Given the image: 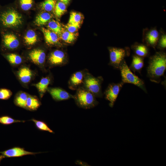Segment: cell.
Masks as SVG:
<instances>
[{
	"label": "cell",
	"instance_id": "ffe728a7",
	"mask_svg": "<svg viewBox=\"0 0 166 166\" xmlns=\"http://www.w3.org/2000/svg\"><path fill=\"white\" fill-rule=\"evenodd\" d=\"M40 105L41 103L37 98L28 95L26 102V109L31 111L35 110Z\"/></svg>",
	"mask_w": 166,
	"mask_h": 166
},
{
	"label": "cell",
	"instance_id": "30bf717a",
	"mask_svg": "<svg viewBox=\"0 0 166 166\" xmlns=\"http://www.w3.org/2000/svg\"><path fill=\"white\" fill-rule=\"evenodd\" d=\"M2 35V45L3 47L8 49L17 48L19 42L17 37L13 34L4 33Z\"/></svg>",
	"mask_w": 166,
	"mask_h": 166
},
{
	"label": "cell",
	"instance_id": "52a82bcc",
	"mask_svg": "<svg viewBox=\"0 0 166 166\" xmlns=\"http://www.w3.org/2000/svg\"><path fill=\"white\" fill-rule=\"evenodd\" d=\"M159 36V33L155 27L150 29H144L142 42L147 46L152 47L155 49Z\"/></svg>",
	"mask_w": 166,
	"mask_h": 166
},
{
	"label": "cell",
	"instance_id": "4316f807",
	"mask_svg": "<svg viewBox=\"0 0 166 166\" xmlns=\"http://www.w3.org/2000/svg\"><path fill=\"white\" fill-rule=\"evenodd\" d=\"M66 5L64 3L58 1L56 3L53 10L55 15L60 18L66 11Z\"/></svg>",
	"mask_w": 166,
	"mask_h": 166
},
{
	"label": "cell",
	"instance_id": "9a60e30c",
	"mask_svg": "<svg viewBox=\"0 0 166 166\" xmlns=\"http://www.w3.org/2000/svg\"><path fill=\"white\" fill-rule=\"evenodd\" d=\"M46 43L50 45L60 44L59 36L49 29L44 27L42 28Z\"/></svg>",
	"mask_w": 166,
	"mask_h": 166
},
{
	"label": "cell",
	"instance_id": "8992f818",
	"mask_svg": "<svg viewBox=\"0 0 166 166\" xmlns=\"http://www.w3.org/2000/svg\"><path fill=\"white\" fill-rule=\"evenodd\" d=\"M110 65L116 69H119L124 58L129 53L128 50L116 47H109Z\"/></svg>",
	"mask_w": 166,
	"mask_h": 166
},
{
	"label": "cell",
	"instance_id": "ba28073f",
	"mask_svg": "<svg viewBox=\"0 0 166 166\" xmlns=\"http://www.w3.org/2000/svg\"><path fill=\"white\" fill-rule=\"evenodd\" d=\"M124 84L122 82L110 84L105 90L104 92L105 98L110 102L109 105L110 107L113 106Z\"/></svg>",
	"mask_w": 166,
	"mask_h": 166
},
{
	"label": "cell",
	"instance_id": "9c48e42d",
	"mask_svg": "<svg viewBox=\"0 0 166 166\" xmlns=\"http://www.w3.org/2000/svg\"><path fill=\"white\" fill-rule=\"evenodd\" d=\"M48 60L49 63L53 66L63 65L67 63L65 54L59 50H56L52 52Z\"/></svg>",
	"mask_w": 166,
	"mask_h": 166
},
{
	"label": "cell",
	"instance_id": "2e32d148",
	"mask_svg": "<svg viewBox=\"0 0 166 166\" xmlns=\"http://www.w3.org/2000/svg\"><path fill=\"white\" fill-rule=\"evenodd\" d=\"M131 48L135 55L141 57H147L149 54L148 46L144 44L135 42L131 45Z\"/></svg>",
	"mask_w": 166,
	"mask_h": 166
},
{
	"label": "cell",
	"instance_id": "cb8c5ba5",
	"mask_svg": "<svg viewBox=\"0 0 166 166\" xmlns=\"http://www.w3.org/2000/svg\"><path fill=\"white\" fill-rule=\"evenodd\" d=\"M77 36V34L75 33H71L67 30H63L60 37L62 40L66 43H71L75 41Z\"/></svg>",
	"mask_w": 166,
	"mask_h": 166
},
{
	"label": "cell",
	"instance_id": "d6a6232c",
	"mask_svg": "<svg viewBox=\"0 0 166 166\" xmlns=\"http://www.w3.org/2000/svg\"><path fill=\"white\" fill-rule=\"evenodd\" d=\"M19 4L21 9L24 11H28L33 6L34 0H18Z\"/></svg>",
	"mask_w": 166,
	"mask_h": 166
},
{
	"label": "cell",
	"instance_id": "f1b7e54d",
	"mask_svg": "<svg viewBox=\"0 0 166 166\" xmlns=\"http://www.w3.org/2000/svg\"><path fill=\"white\" fill-rule=\"evenodd\" d=\"M156 47L160 50L165 49L166 47V34L162 30H160L159 36Z\"/></svg>",
	"mask_w": 166,
	"mask_h": 166
},
{
	"label": "cell",
	"instance_id": "4fadbf2b",
	"mask_svg": "<svg viewBox=\"0 0 166 166\" xmlns=\"http://www.w3.org/2000/svg\"><path fill=\"white\" fill-rule=\"evenodd\" d=\"M86 73L85 71H80L73 74L69 81V88L71 89L75 90L80 87V86L83 83Z\"/></svg>",
	"mask_w": 166,
	"mask_h": 166
},
{
	"label": "cell",
	"instance_id": "836d02e7",
	"mask_svg": "<svg viewBox=\"0 0 166 166\" xmlns=\"http://www.w3.org/2000/svg\"><path fill=\"white\" fill-rule=\"evenodd\" d=\"M12 94L11 91L5 88L0 89V99L7 100L10 98Z\"/></svg>",
	"mask_w": 166,
	"mask_h": 166
},
{
	"label": "cell",
	"instance_id": "8d00e7d4",
	"mask_svg": "<svg viewBox=\"0 0 166 166\" xmlns=\"http://www.w3.org/2000/svg\"><path fill=\"white\" fill-rule=\"evenodd\" d=\"M5 157V156L2 154L1 155H0V163L1 161Z\"/></svg>",
	"mask_w": 166,
	"mask_h": 166
},
{
	"label": "cell",
	"instance_id": "d4e9b609",
	"mask_svg": "<svg viewBox=\"0 0 166 166\" xmlns=\"http://www.w3.org/2000/svg\"><path fill=\"white\" fill-rule=\"evenodd\" d=\"M56 0H45L39 5L40 8L46 12L53 11L56 3Z\"/></svg>",
	"mask_w": 166,
	"mask_h": 166
},
{
	"label": "cell",
	"instance_id": "e575fe53",
	"mask_svg": "<svg viewBox=\"0 0 166 166\" xmlns=\"http://www.w3.org/2000/svg\"><path fill=\"white\" fill-rule=\"evenodd\" d=\"M80 24H73L68 23L65 26L66 30L69 32L74 33L79 29Z\"/></svg>",
	"mask_w": 166,
	"mask_h": 166
},
{
	"label": "cell",
	"instance_id": "d6986e66",
	"mask_svg": "<svg viewBox=\"0 0 166 166\" xmlns=\"http://www.w3.org/2000/svg\"><path fill=\"white\" fill-rule=\"evenodd\" d=\"M18 75L19 79L22 83H27L30 81L32 73L29 68L24 67L20 69L18 72Z\"/></svg>",
	"mask_w": 166,
	"mask_h": 166
},
{
	"label": "cell",
	"instance_id": "1f68e13d",
	"mask_svg": "<svg viewBox=\"0 0 166 166\" xmlns=\"http://www.w3.org/2000/svg\"><path fill=\"white\" fill-rule=\"evenodd\" d=\"M24 121L15 120L7 116H3L0 117V123L4 125H9L17 122H24Z\"/></svg>",
	"mask_w": 166,
	"mask_h": 166
},
{
	"label": "cell",
	"instance_id": "7402d4cb",
	"mask_svg": "<svg viewBox=\"0 0 166 166\" xmlns=\"http://www.w3.org/2000/svg\"><path fill=\"white\" fill-rule=\"evenodd\" d=\"M37 38L36 34L32 30H28L24 37L25 43L29 45L34 44L37 41Z\"/></svg>",
	"mask_w": 166,
	"mask_h": 166
},
{
	"label": "cell",
	"instance_id": "7c38bea8",
	"mask_svg": "<svg viewBox=\"0 0 166 166\" xmlns=\"http://www.w3.org/2000/svg\"><path fill=\"white\" fill-rule=\"evenodd\" d=\"M47 90L53 99L56 101H61L73 98V95L65 90L59 88H48Z\"/></svg>",
	"mask_w": 166,
	"mask_h": 166
},
{
	"label": "cell",
	"instance_id": "8fae6325",
	"mask_svg": "<svg viewBox=\"0 0 166 166\" xmlns=\"http://www.w3.org/2000/svg\"><path fill=\"white\" fill-rule=\"evenodd\" d=\"M0 153L5 157H14L22 156L27 155H35L39 152H32L27 151L23 148L15 147L5 151L1 152Z\"/></svg>",
	"mask_w": 166,
	"mask_h": 166
},
{
	"label": "cell",
	"instance_id": "277c9868",
	"mask_svg": "<svg viewBox=\"0 0 166 166\" xmlns=\"http://www.w3.org/2000/svg\"><path fill=\"white\" fill-rule=\"evenodd\" d=\"M119 69L120 71L122 82L133 84L147 93L143 81L132 72L124 60L121 63Z\"/></svg>",
	"mask_w": 166,
	"mask_h": 166
},
{
	"label": "cell",
	"instance_id": "484cf974",
	"mask_svg": "<svg viewBox=\"0 0 166 166\" xmlns=\"http://www.w3.org/2000/svg\"><path fill=\"white\" fill-rule=\"evenodd\" d=\"M47 26L48 29L56 33L60 37L63 29L59 22L54 20H52L48 22Z\"/></svg>",
	"mask_w": 166,
	"mask_h": 166
},
{
	"label": "cell",
	"instance_id": "7a4b0ae2",
	"mask_svg": "<svg viewBox=\"0 0 166 166\" xmlns=\"http://www.w3.org/2000/svg\"><path fill=\"white\" fill-rule=\"evenodd\" d=\"M22 22V15L13 8H7L0 11V25L3 27H17Z\"/></svg>",
	"mask_w": 166,
	"mask_h": 166
},
{
	"label": "cell",
	"instance_id": "d590c367",
	"mask_svg": "<svg viewBox=\"0 0 166 166\" xmlns=\"http://www.w3.org/2000/svg\"><path fill=\"white\" fill-rule=\"evenodd\" d=\"M58 1L64 3L66 5H67L69 3L70 0H58Z\"/></svg>",
	"mask_w": 166,
	"mask_h": 166
},
{
	"label": "cell",
	"instance_id": "3957f363",
	"mask_svg": "<svg viewBox=\"0 0 166 166\" xmlns=\"http://www.w3.org/2000/svg\"><path fill=\"white\" fill-rule=\"evenodd\" d=\"M73 99L78 106L85 109L93 108L98 103L94 95L83 87L77 89Z\"/></svg>",
	"mask_w": 166,
	"mask_h": 166
},
{
	"label": "cell",
	"instance_id": "ac0fdd59",
	"mask_svg": "<svg viewBox=\"0 0 166 166\" xmlns=\"http://www.w3.org/2000/svg\"><path fill=\"white\" fill-rule=\"evenodd\" d=\"M53 17V15L48 12L43 11L40 13L36 18L35 25L40 26L48 22Z\"/></svg>",
	"mask_w": 166,
	"mask_h": 166
},
{
	"label": "cell",
	"instance_id": "5b68a950",
	"mask_svg": "<svg viewBox=\"0 0 166 166\" xmlns=\"http://www.w3.org/2000/svg\"><path fill=\"white\" fill-rule=\"evenodd\" d=\"M103 79L101 77H95L86 72L82 85L83 87L88 90L95 97H101L103 94L101 91V84Z\"/></svg>",
	"mask_w": 166,
	"mask_h": 166
},
{
	"label": "cell",
	"instance_id": "44dd1931",
	"mask_svg": "<svg viewBox=\"0 0 166 166\" xmlns=\"http://www.w3.org/2000/svg\"><path fill=\"white\" fill-rule=\"evenodd\" d=\"M50 82L49 78L48 77H45L42 78L39 82L35 84V85L39 92L41 97H42L47 90Z\"/></svg>",
	"mask_w": 166,
	"mask_h": 166
},
{
	"label": "cell",
	"instance_id": "4dcf8cb0",
	"mask_svg": "<svg viewBox=\"0 0 166 166\" xmlns=\"http://www.w3.org/2000/svg\"><path fill=\"white\" fill-rule=\"evenodd\" d=\"M31 120L34 122L36 127L39 130L54 133L53 130L50 129L46 123L44 122L34 119H32Z\"/></svg>",
	"mask_w": 166,
	"mask_h": 166
},
{
	"label": "cell",
	"instance_id": "e0dca14e",
	"mask_svg": "<svg viewBox=\"0 0 166 166\" xmlns=\"http://www.w3.org/2000/svg\"><path fill=\"white\" fill-rule=\"evenodd\" d=\"M144 58L136 55L132 56V62L129 67L134 72H137L140 73L141 69L144 66Z\"/></svg>",
	"mask_w": 166,
	"mask_h": 166
},
{
	"label": "cell",
	"instance_id": "603a6c76",
	"mask_svg": "<svg viewBox=\"0 0 166 166\" xmlns=\"http://www.w3.org/2000/svg\"><path fill=\"white\" fill-rule=\"evenodd\" d=\"M28 96V95L25 92L19 93L15 97V104L19 107L26 108V102Z\"/></svg>",
	"mask_w": 166,
	"mask_h": 166
},
{
	"label": "cell",
	"instance_id": "83f0119b",
	"mask_svg": "<svg viewBox=\"0 0 166 166\" xmlns=\"http://www.w3.org/2000/svg\"><path fill=\"white\" fill-rule=\"evenodd\" d=\"M5 56L8 61L13 65H19L22 62V57L16 54L8 53L5 55Z\"/></svg>",
	"mask_w": 166,
	"mask_h": 166
},
{
	"label": "cell",
	"instance_id": "5bb4252c",
	"mask_svg": "<svg viewBox=\"0 0 166 166\" xmlns=\"http://www.w3.org/2000/svg\"><path fill=\"white\" fill-rule=\"evenodd\" d=\"M29 56L31 61L37 65H42L45 61V53L41 49H35L32 50L29 53Z\"/></svg>",
	"mask_w": 166,
	"mask_h": 166
},
{
	"label": "cell",
	"instance_id": "6da1fadb",
	"mask_svg": "<svg viewBox=\"0 0 166 166\" xmlns=\"http://www.w3.org/2000/svg\"><path fill=\"white\" fill-rule=\"evenodd\" d=\"M166 69V53L162 51L157 52L149 58L147 70L148 76L151 81L159 83Z\"/></svg>",
	"mask_w": 166,
	"mask_h": 166
},
{
	"label": "cell",
	"instance_id": "f546056e",
	"mask_svg": "<svg viewBox=\"0 0 166 166\" xmlns=\"http://www.w3.org/2000/svg\"><path fill=\"white\" fill-rule=\"evenodd\" d=\"M82 18L83 16L81 13L72 11L70 13L68 23L80 25Z\"/></svg>",
	"mask_w": 166,
	"mask_h": 166
}]
</instances>
